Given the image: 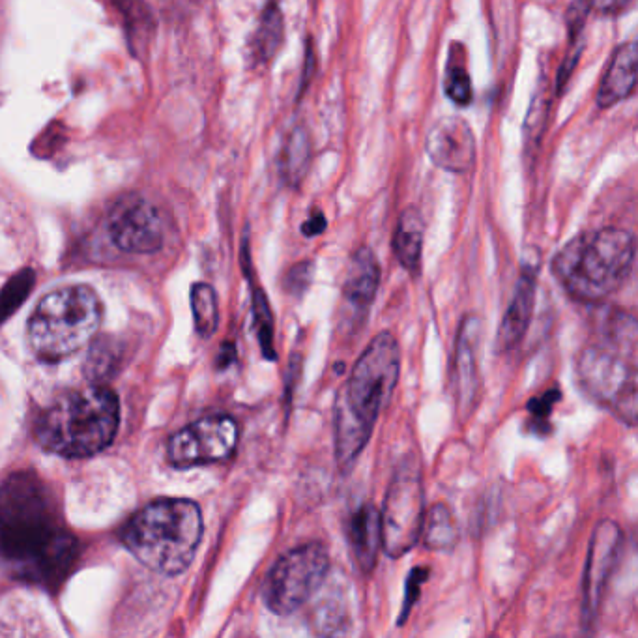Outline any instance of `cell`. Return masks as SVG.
Returning <instances> with one entry per match:
<instances>
[{"mask_svg":"<svg viewBox=\"0 0 638 638\" xmlns=\"http://www.w3.org/2000/svg\"><path fill=\"white\" fill-rule=\"evenodd\" d=\"M79 545L57 494L34 472L0 483V569L15 580L57 586L72 571Z\"/></svg>","mask_w":638,"mask_h":638,"instance_id":"obj_1","label":"cell"},{"mask_svg":"<svg viewBox=\"0 0 638 638\" xmlns=\"http://www.w3.org/2000/svg\"><path fill=\"white\" fill-rule=\"evenodd\" d=\"M401 375V352L390 332L363 350L335 405V461L348 472L365 450L378 416L390 403Z\"/></svg>","mask_w":638,"mask_h":638,"instance_id":"obj_2","label":"cell"},{"mask_svg":"<svg viewBox=\"0 0 638 638\" xmlns=\"http://www.w3.org/2000/svg\"><path fill=\"white\" fill-rule=\"evenodd\" d=\"M120 406L115 393L88 384L58 395L36 420V438L45 450L85 459L105 450L118 431Z\"/></svg>","mask_w":638,"mask_h":638,"instance_id":"obj_3","label":"cell"},{"mask_svg":"<svg viewBox=\"0 0 638 638\" xmlns=\"http://www.w3.org/2000/svg\"><path fill=\"white\" fill-rule=\"evenodd\" d=\"M635 262V238L616 227L584 232L552 259V274L582 304L605 302L624 287Z\"/></svg>","mask_w":638,"mask_h":638,"instance_id":"obj_4","label":"cell"},{"mask_svg":"<svg viewBox=\"0 0 638 638\" xmlns=\"http://www.w3.org/2000/svg\"><path fill=\"white\" fill-rule=\"evenodd\" d=\"M122 543L148 569L178 575L193 562L201 537V509L182 498H161L139 509L124 524Z\"/></svg>","mask_w":638,"mask_h":638,"instance_id":"obj_5","label":"cell"},{"mask_svg":"<svg viewBox=\"0 0 638 638\" xmlns=\"http://www.w3.org/2000/svg\"><path fill=\"white\" fill-rule=\"evenodd\" d=\"M102 315V302L87 285L49 292L30 315L27 341L32 354L47 363L70 358L92 341Z\"/></svg>","mask_w":638,"mask_h":638,"instance_id":"obj_6","label":"cell"},{"mask_svg":"<svg viewBox=\"0 0 638 638\" xmlns=\"http://www.w3.org/2000/svg\"><path fill=\"white\" fill-rule=\"evenodd\" d=\"M635 352L603 339L580 352L577 378L584 393L599 405L612 408L627 425L637 423V369Z\"/></svg>","mask_w":638,"mask_h":638,"instance_id":"obj_7","label":"cell"},{"mask_svg":"<svg viewBox=\"0 0 638 638\" xmlns=\"http://www.w3.org/2000/svg\"><path fill=\"white\" fill-rule=\"evenodd\" d=\"M328 573L330 552L322 543L311 541L294 547L270 569L262 586V599L277 616H289L319 592Z\"/></svg>","mask_w":638,"mask_h":638,"instance_id":"obj_8","label":"cell"},{"mask_svg":"<svg viewBox=\"0 0 638 638\" xmlns=\"http://www.w3.org/2000/svg\"><path fill=\"white\" fill-rule=\"evenodd\" d=\"M423 517L425 496L420 461L416 457H406L397 466L380 509L382 549L390 558H401L414 549L421 536Z\"/></svg>","mask_w":638,"mask_h":638,"instance_id":"obj_9","label":"cell"},{"mask_svg":"<svg viewBox=\"0 0 638 638\" xmlns=\"http://www.w3.org/2000/svg\"><path fill=\"white\" fill-rule=\"evenodd\" d=\"M238 425L229 416L195 421L169 440V461L176 468H193L229 459L238 444Z\"/></svg>","mask_w":638,"mask_h":638,"instance_id":"obj_10","label":"cell"},{"mask_svg":"<svg viewBox=\"0 0 638 638\" xmlns=\"http://www.w3.org/2000/svg\"><path fill=\"white\" fill-rule=\"evenodd\" d=\"M622 543L624 534L616 522L607 519L595 526L582 582V620L586 625L595 622L599 614L610 575L622 552Z\"/></svg>","mask_w":638,"mask_h":638,"instance_id":"obj_11","label":"cell"},{"mask_svg":"<svg viewBox=\"0 0 638 638\" xmlns=\"http://www.w3.org/2000/svg\"><path fill=\"white\" fill-rule=\"evenodd\" d=\"M107 231L118 249L126 253H154L163 246V221L158 210L141 197L116 203Z\"/></svg>","mask_w":638,"mask_h":638,"instance_id":"obj_12","label":"cell"},{"mask_svg":"<svg viewBox=\"0 0 638 638\" xmlns=\"http://www.w3.org/2000/svg\"><path fill=\"white\" fill-rule=\"evenodd\" d=\"M425 150L436 167L450 173H468L476 161V137L463 118L446 116L427 133Z\"/></svg>","mask_w":638,"mask_h":638,"instance_id":"obj_13","label":"cell"},{"mask_svg":"<svg viewBox=\"0 0 638 638\" xmlns=\"http://www.w3.org/2000/svg\"><path fill=\"white\" fill-rule=\"evenodd\" d=\"M479 343L481 322L476 315H466L455 343V397L459 414L468 416L478 403L481 375H479Z\"/></svg>","mask_w":638,"mask_h":638,"instance_id":"obj_14","label":"cell"},{"mask_svg":"<svg viewBox=\"0 0 638 638\" xmlns=\"http://www.w3.org/2000/svg\"><path fill=\"white\" fill-rule=\"evenodd\" d=\"M537 274L539 261H524L521 266V276L517 279L513 298L508 305V311L500 322L496 334V352L508 354L513 348L521 345L524 335L530 328L536 305Z\"/></svg>","mask_w":638,"mask_h":638,"instance_id":"obj_15","label":"cell"},{"mask_svg":"<svg viewBox=\"0 0 638 638\" xmlns=\"http://www.w3.org/2000/svg\"><path fill=\"white\" fill-rule=\"evenodd\" d=\"M380 277H382V270L373 249L360 247L350 259L345 283H343V300L348 309L354 313V317L358 313L365 315L367 309L375 302L378 287H380Z\"/></svg>","mask_w":638,"mask_h":638,"instance_id":"obj_16","label":"cell"},{"mask_svg":"<svg viewBox=\"0 0 638 638\" xmlns=\"http://www.w3.org/2000/svg\"><path fill=\"white\" fill-rule=\"evenodd\" d=\"M348 547L362 573H371L382 549V521L380 509L365 502L354 509L347 521Z\"/></svg>","mask_w":638,"mask_h":638,"instance_id":"obj_17","label":"cell"},{"mask_svg":"<svg viewBox=\"0 0 638 638\" xmlns=\"http://www.w3.org/2000/svg\"><path fill=\"white\" fill-rule=\"evenodd\" d=\"M638 47L635 42L620 45L612 57L597 92L601 109L614 107L633 94L637 87Z\"/></svg>","mask_w":638,"mask_h":638,"instance_id":"obj_18","label":"cell"},{"mask_svg":"<svg viewBox=\"0 0 638 638\" xmlns=\"http://www.w3.org/2000/svg\"><path fill=\"white\" fill-rule=\"evenodd\" d=\"M423 238H425V221L420 210L406 208L399 216L395 234H393V253L399 264L408 274L418 276L423 255Z\"/></svg>","mask_w":638,"mask_h":638,"instance_id":"obj_19","label":"cell"},{"mask_svg":"<svg viewBox=\"0 0 638 638\" xmlns=\"http://www.w3.org/2000/svg\"><path fill=\"white\" fill-rule=\"evenodd\" d=\"M281 176L290 188H298L304 182L311 165V139L304 126L290 131L281 152Z\"/></svg>","mask_w":638,"mask_h":638,"instance_id":"obj_20","label":"cell"},{"mask_svg":"<svg viewBox=\"0 0 638 638\" xmlns=\"http://www.w3.org/2000/svg\"><path fill=\"white\" fill-rule=\"evenodd\" d=\"M431 551H453L459 541V528L446 504H435L423 517L421 536Z\"/></svg>","mask_w":638,"mask_h":638,"instance_id":"obj_21","label":"cell"},{"mask_svg":"<svg viewBox=\"0 0 638 638\" xmlns=\"http://www.w3.org/2000/svg\"><path fill=\"white\" fill-rule=\"evenodd\" d=\"M191 309L195 328L201 337H210L218 330L219 311L216 290L206 283H197L191 289Z\"/></svg>","mask_w":638,"mask_h":638,"instance_id":"obj_22","label":"cell"},{"mask_svg":"<svg viewBox=\"0 0 638 638\" xmlns=\"http://www.w3.org/2000/svg\"><path fill=\"white\" fill-rule=\"evenodd\" d=\"M283 42V17L276 4H270L262 15L261 27L255 36V57L259 62H270L276 57L277 49Z\"/></svg>","mask_w":638,"mask_h":638,"instance_id":"obj_23","label":"cell"},{"mask_svg":"<svg viewBox=\"0 0 638 638\" xmlns=\"http://www.w3.org/2000/svg\"><path fill=\"white\" fill-rule=\"evenodd\" d=\"M253 315L257 324V334L261 343L262 356L266 360H276V347H274V317L270 311L268 298L261 289L253 290Z\"/></svg>","mask_w":638,"mask_h":638,"instance_id":"obj_24","label":"cell"},{"mask_svg":"<svg viewBox=\"0 0 638 638\" xmlns=\"http://www.w3.org/2000/svg\"><path fill=\"white\" fill-rule=\"evenodd\" d=\"M444 90L451 102L466 107L472 102V81L466 72L463 58H450L444 77Z\"/></svg>","mask_w":638,"mask_h":638,"instance_id":"obj_25","label":"cell"},{"mask_svg":"<svg viewBox=\"0 0 638 638\" xmlns=\"http://www.w3.org/2000/svg\"><path fill=\"white\" fill-rule=\"evenodd\" d=\"M118 348L113 341H103L90 348L87 360V375L90 378L109 377L118 360Z\"/></svg>","mask_w":638,"mask_h":638,"instance_id":"obj_26","label":"cell"},{"mask_svg":"<svg viewBox=\"0 0 638 638\" xmlns=\"http://www.w3.org/2000/svg\"><path fill=\"white\" fill-rule=\"evenodd\" d=\"M30 285H34V274L27 270L21 276H15L4 292H0V319H6L14 311V307L23 302Z\"/></svg>","mask_w":638,"mask_h":638,"instance_id":"obj_27","label":"cell"},{"mask_svg":"<svg viewBox=\"0 0 638 638\" xmlns=\"http://www.w3.org/2000/svg\"><path fill=\"white\" fill-rule=\"evenodd\" d=\"M429 577V569L427 567H414L406 579L405 601H403V610L401 616L397 618V625H405L406 618L410 616V612L414 609L416 601L420 599L421 586L425 584V580Z\"/></svg>","mask_w":638,"mask_h":638,"instance_id":"obj_28","label":"cell"},{"mask_svg":"<svg viewBox=\"0 0 638 638\" xmlns=\"http://www.w3.org/2000/svg\"><path fill=\"white\" fill-rule=\"evenodd\" d=\"M313 274H315V264L313 262L304 261L294 264L287 272V276H285V289H287L290 296L302 298L307 289L311 287Z\"/></svg>","mask_w":638,"mask_h":638,"instance_id":"obj_29","label":"cell"},{"mask_svg":"<svg viewBox=\"0 0 638 638\" xmlns=\"http://www.w3.org/2000/svg\"><path fill=\"white\" fill-rule=\"evenodd\" d=\"M560 399H562L560 390H549V392H545L543 395H539V397L530 399V403L526 405L530 416L536 421H541L543 431H547V420H549V416L552 414V408H554V405H556Z\"/></svg>","mask_w":638,"mask_h":638,"instance_id":"obj_30","label":"cell"},{"mask_svg":"<svg viewBox=\"0 0 638 638\" xmlns=\"http://www.w3.org/2000/svg\"><path fill=\"white\" fill-rule=\"evenodd\" d=\"M584 2L590 12L603 15L622 14L633 4V0H584Z\"/></svg>","mask_w":638,"mask_h":638,"instance_id":"obj_31","label":"cell"},{"mask_svg":"<svg viewBox=\"0 0 638 638\" xmlns=\"http://www.w3.org/2000/svg\"><path fill=\"white\" fill-rule=\"evenodd\" d=\"M326 229V218H324V214L322 212H315V214H311V218L305 221L304 225H302V232H304V236L307 238H313V236H319Z\"/></svg>","mask_w":638,"mask_h":638,"instance_id":"obj_32","label":"cell"}]
</instances>
